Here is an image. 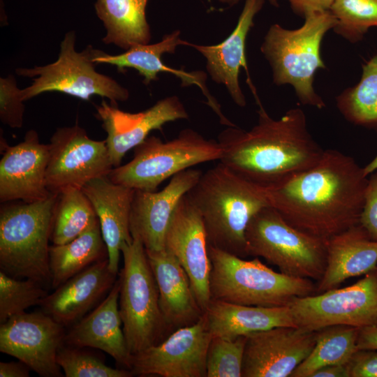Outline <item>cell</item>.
<instances>
[{"label": "cell", "mask_w": 377, "mask_h": 377, "mask_svg": "<svg viewBox=\"0 0 377 377\" xmlns=\"http://www.w3.org/2000/svg\"><path fill=\"white\" fill-rule=\"evenodd\" d=\"M30 370L31 369L20 360L0 362V377H28Z\"/></svg>", "instance_id": "cell-42"}, {"label": "cell", "mask_w": 377, "mask_h": 377, "mask_svg": "<svg viewBox=\"0 0 377 377\" xmlns=\"http://www.w3.org/2000/svg\"><path fill=\"white\" fill-rule=\"evenodd\" d=\"M342 115L350 122L365 127H377V56L362 66L359 82L337 98Z\"/></svg>", "instance_id": "cell-32"}, {"label": "cell", "mask_w": 377, "mask_h": 377, "mask_svg": "<svg viewBox=\"0 0 377 377\" xmlns=\"http://www.w3.org/2000/svg\"><path fill=\"white\" fill-rule=\"evenodd\" d=\"M363 170L367 177L377 170V154L368 164L363 167Z\"/></svg>", "instance_id": "cell-44"}, {"label": "cell", "mask_w": 377, "mask_h": 377, "mask_svg": "<svg viewBox=\"0 0 377 377\" xmlns=\"http://www.w3.org/2000/svg\"><path fill=\"white\" fill-rule=\"evenodd\" d=\"M59 195L34 202L2 206L0 210V268L15 278L51 283L49 241Z\"/></svg>", "instance_id": "cell-6"}, {"label": "cell", "mask_w": 377, "mask_h": 377, "mask_svg": "<svg viewBox=\"0 0 377 377\" xmlns=\"http://www.w3.org/2000/svg\"><path fill=\"white\" fill-rule=\"evenodd\" d=\"M98 222L94 209L82 189L71 188L59 195L53 215L50 241L68 243Z\"/></svg>", "instance_id": "cell-31"}, {"label": "cell", "mask_w": 377, "mask_h": 377, "mask_svg": "<svg viewBox=\"0 0 377 377\" xmlns=\"http://www.w3.org/2000/svg\"><path fill=\"white\" fill-rule=\"evenodd\" d=\"M119 309L131 355L162 341L169 330L159 305L156 281L142 242L133 238L121 247Z\"/></svg>", "instance_id": "cell-7"}, {"label": "cell", "mask_w": 377, "mask_h": 377, "mask_svg": "<svg viewBox=\"0 0 377 377\" xmlns=\"http://www.w3.org/2000/svg\"><path fill=\"white\" fill-rule=\"evenodd\" d=\"M200 214L209 246L248 256L245 232L255 214L270 206L265 187L219 162L186 193Z\"/></svg>", "instance_id": "cell-3"}, {"label": "cell", "mask_w": 377, "mask_h": 377, "mask_svg": "<svg viewBox=\"0 0 377 377\" xmlns=\"http://www.w3.org/2000/svg\"><path fill=\"white\" fill-rule=\"evenodd\" d=\"M82 190L96 214L110 269L117 275L121 247L133 240L129 223L135 190L113 182L108 176L91 180Z\"/></svg>", "instance_id": "cell-22"}, {"label": "cell", "mask_w": 377, "mask_h": 377, "mask_svg": "<svg viewBox=\"0 0 377 377\" xmlns=\"http://www.w3.org/2000/svg\"><path fill=\"white\" fill-rule=\"evenodd\" d=\"M246 336L212 338L207 353V377H242Z\"/></svg>", "instance_id": "cell-36"}, {"label": "cell", "mask_w": 377, "mask_h": 377, "mask_svg": "<svg viewBox=\"0 0 377 377\" xmlns=\"http://www.w3.org/2000/svg\"><path fill=\"white\" fill-rule=\"evenodd\" d=\"M311 377H349L346 364H332L316 370Z\"/></svg>", "instance_id": "cell-43"}, {"label": "cell", "mask_w": 377, "mask_h": 377, "mask_svg": "<svg viewBox=\"0 0 377 377\" xmlns=\"http://www.w3.org/2000/svg\"><path fill=\"white\" fill-rule=\"evenodd\" d=\"M359 329L348 325H332L316 331V343L308 357L290 377H311L327 365L347 364L357 350Z\"/></svg>", "instance_id": "cell-30"}, {"label": "cell", "mask_w": 377, "mask_h": 377, "mask_svg": "<svg viewBox=\"0 0 377 377\" xmlns=\"http://www.w3.org/2000/svg\"><path fill=\"white\" fill-rule=\"evenodd\" d=\"M205 313L212 337L235 339L275 327H297L288 305L249 306L211 300Z\"/></svg>", "instance_id": "cell-27"}, {"label": "cell", "mask_w": 377, "mask_h": 377, "mask_svg": "<svg viewBox=\"0 0 377 377\" xmlns=\"http://www.w3.org/2000/svg\"><path fill=\"white\" fill-rule=\"evenodd\" d=\"M49 147L45 178L52 194L82 189L91 180L108 176L114 168L105 140L90 138L77 124L57 128Z\"/></svg>", "instance_id": "cell-12"}, {"label": "cell", "mask_w": 377, "mask_h": 377, "mask_svg": "<svg viewBox=\"0 0 377 377\" xmlns=\"http://www.w3.org/2000/svg\"><path fill=\"white\" fill-rule=\"evenodd\" d=\"M211 300L259 306H287L295 298L313 295L311 279L288 276L258 257L244 260L208 245Z\"/></svg>", "instance_id": "cell-5"}, {"label": "cell", "mask_w": 377, "mask_h": 377, "mask_svg": "<svg viewBox=\"0 0 377 377\" xmlns=\"http://www.w3.org/2000/svg\"><path fill=\"white\" fill-rule=\"evenodd\" d=\"M367 181L353 157L328 149L313 167L265 189L270 207L287 222L328 239L359 224Z\"/></svg>", "instance_id": "cell-1"}, {"label": "cell", "mask_w": 377, "mask_h": 377, "mask_svg": "<svg viewBox=\"0 0 377 377\" xmlns=\"http://www.w3.org/2000/svg\"><path fill=\"white\" fill-rule=\"evenodd\" d=\"M202 172L186 169L173 177L161 191L135 190L129 228L132 238L139 239L146 251L164 249L169 226L181 198L196 184Z\"/></svg>", "instance_id": "cell-18"}, {"label": "cell", "mask_w": 377, "mask_h": 377, "mask_svg": "<svg viewBox=\"0 0 377 377\" xmlns=\"http://www.w3.org/2000/svg\"><path fill=\"white\" fill-rule=\"evenodd\" d=\"M258 121L249 131L235 126L220 133L219 161L242 177L263 187L285 182L315 165L325 149L310 133L299 108L272 118L262 104Z\"/></svg>", "instance_id": "cell-2"}, {"label": "cell", "mask_w": 377, "mask_h": 377, "mask_svg": "<svg viewBox=\"0 0 377 377\" xmlns=\"http://www.w3.org/2000/svg\"><path fill=\"white\" fill-rule=\"evenodd\" d=\"M116 277L108 259L99 260L48 293L40 304L42 311L64 327L71 326L110 292Z\"/></svg>", "instance_id": "cell-20"}, {"label": "cell", "mask_w": 377, "mask_h": 377, "mask_svg": "<svg viewBox=\"0 0 377 377\" xmlns=\"http://www.w3.org/2000/svg\"><path fill=\"white\" fill-rule=\"evenodd\" d=\"M96 117L107 133L106 145L114 168L125 154L142 143L149 133L168 122L186 119L188 114L176 96L164 98L151 107L135 113L123 111L103 100L96 108Z\"/></svg>", "instance_id": "cell-17"}, {"label": "cell", "mask_w": 377, "mask_h": 377, "mask_svg": "<svg viewBox=\"0 0 377 377\" xmlns=\"http://www.w3.org/2000/svg\"><path fill=\"white\" fill-rule=\"evenodd\" d=\"M51 286L55 289L91 265L108 258L99 222L72 241L50 246Z\"/></svg>", "instance_id": "cell-29"}, {"label": "cell", "mask_w": 377, "mask_h": 377, "mask_svg": "<svg viewBox=\"0 0 377 377\" xmlns=\"http://www.w3.org/2000/svg\"><path fill=\"white\" fill-rule=\"evenodd\" d=\"M212 336L204 312L195 323L132 355L130 371L140 376L207 377V353Z\"/></svg>", "instance_id": "cell-13"}, {"label": "cell", "mask_w": 377, "mask_h": 377, "mask_svg": "<svg viewBox=\"0 0 377 377\" xmlns=\"http://www.w3.org/2000/svg\"><path fill=\"white\" fill-rule=\"evenodd\" d=\"M219 1L223 3H226L230 6H232L238 3L241 0H219Z\"/></svg>", "instance_id": "cell-45"}, {"label": "cell", "mask_w": 377, "mask_h": 377, "mask_svg": "<svg viewBox=\"0 0 377 377\" xmlns=\"http://www.w3.org/2000/svg\"><path fill=\"white\" fill-rule=\"evenodd\" d=\"M48 295L43 286L29 279L15 278L0 270V323L40 305Z\"/></svg>", "instance_id": "cell-34"}, {"label": "cell", "mask_w": 377, "mask_h": 377, "mask_svg": "<svg viewBox=\"0 0 377 377\" xmlns=\"http://www.w3.org/2000/svg\"><path fill=\"white\" fill-rule=\"evenodd\" d=\"M330 10L337 20L334 31L351 43L377 27V0H336Z\"/></svg>", "instance_id": "cell-33"}, {"label": "cell", "mask_w": 377, "mask_h": 377, "mask_svg": "<svg viewBox=\"0 0 377 377\" xmlns=\"http://www.w3.org/2000/svg\"><path fill=\"white\" fill-rule=\"evenodd\" d=\"M288 306L297 327L316 332L332 325L357 328L377 323V267L342 288L295 297Z\"/></svg>", "instance_id": "cell-11"}, {"label": "cell", "mask_w": 377, "mask_h": 377, "mask_svg": "<svg viewBox=\"0 0 377 377\" xmlns=\"http://www.w3.org/2000/svg\"><path fill=\"white\" fill-rule=\"evenodd\" d=\"M337 23L330 10L313 12L296 29L272 24L264 38L260 50L271 66L273 82L279 86L290 84L303 105L325 106L314 90L313 78L318 69L325 68L320 52L322 40Z\"/></svg>", "instance_id": "cell-4"}, {"label": "cell", "mask_w": 377, "mask_h": 377, "mask_svg": "<svg viewBox=\"0 0 377 377\" xmlns=\"http://www.w3.org/2000/svg\"><path fill=\"white\" fill-rule=\"evenodd\" d=\"M346 365L349 377H377V350L357 349Z\"/></svg>", "instance_id": "cell-39"}, {"label": "cell", "mask_w": 377, "mask_h": 377, "mask_svg": "<svg viewBox=\"0 0 377 377\" xmlns=\"http://www.w3.org/2000/svg\"><path fill=\"white\" fill-rule=\"evenodd\" d=\"M187 274L197 302L204 313L210 300L211 263L205 227L187 194L180 200L165 239V248Z\"/></svg>", "instance_id": "cell-16"}, {"label": "cell", "mask_w": 377, "mask_h": 377, "mask_svg": "<svg viewBox=\"0 0 377 377\" xmlns=\"http://www.w3.org/2000/svg\"><path fill=\"white\" fill-rule=\"evenodd\" d=\"M149 0H96V15L106 30L102 40L127 50L138 44H148L151 30L146 17Z\"/></svg>", "instance_id": "cell-28"}, {"label": "cell", "mask_w": 377, "mask_h": 377, "mask_svg": "<svg viewBox=\"0 0 377 377\" xmlns=\"http://www.w3.org/2000/svg\"><path fill=\"white\" fill-rule=\"evenodd\" d=\"M65 327L40 312L15 315L0 325V351L17 358L43 377L62 376L57 361Z\"/></svg>", "instance_id": "cell-14"}, {"label": "cell", "mask_w": 377, "mask_h": 377, "mask_svg": "<svg viewBox=\"0 0 377 377\" xmlns=\"http://www.w3.org/2000/svg\"><path fill=\"white\" fill-rule=\"evenodd\" d=\"M368 177L359 224L369 237L377 241V170Z\"/></svg>", "instance_id": "cell-38"}, {"label": "cell", "mask_w": 377, "mask_h": 377, "mask_svg": "<svg viewBox=\"0 0 377 377\" xmlns=\"http://www.w3.org/2000/svg\"><path fill=\"white\" fill-rule=\"evenodd\" d=\"M20 89L17 86L14 75L0 78V119L2 123L11 128H21L25 111Z\"/></svg>", "instance_id": "cell-37"}, {"label": "cell", "mask_w": 377, "mask_h": 377, "mask_svg": "<svg viewBox=\"0 0 377 377\" xmlns=\"http://www.w3.org/2000/svg\"><path fill=\"white\" fill-rule=\"evenodd\" d=\"M268 1H269V2L272 5L274 6H276V7L278 6V2H277V0H268Z\"/></svg>", "instance_id": "cell-46"}, {"label": "cell", "mask_w": 377, "mask_h": 377, "mask_svg": "<svg viewBox=\"0 0 377 377\" xmlns=\"http://www.w3.org/2000/svg\"><path fill=\"white\" fill-rule=\"evenodd\" d=\"M264 0H245L235 28L221 43L202 45L189 43L207 61V71L214 82L223 84L236 105L244 107L246 98L241 89L239 76L241 68L248 73L246 40L253 26V19L261 10Z\"/></svg>", "instance_id": "cell-24"}, {"label": "cell", "mask_w": 377, "mask_h": 377, "mask_svg": "<svg viewBox=\"0 0 377 377\" xmlns=\"http://www.w3.org/2000/svg\"><path fill=\"white\" fill-rule=\"evenodd\" d=\"M76 34L73 30L66 33L60 44L57 59L45 66L18 68L17 75L32 77L31 85L20 89L24 102L45 92H59L89 101L97 95L117 105L129 97L128 90L110 76L96 71L94 59L100 52L91 45L82 51L75 50Z\"/></svg>", "instance_id": "cell-9"}, {"label": "cell", "mask_w": 377, "mask_h": 377, "mask_svg": "<svg viewBox=\"0 0 377 377\" xmlns=\"http://www.w3.org/2000/svg\"><path fill=\"white\" fill-rule=\"evenodd\" d=\"M189 43L180 38V31L175 30L163 36L162 40L154 44H138L131 47L124 53L117 55L108 54L101 50L94 59L96 64H110L117 68L119 71L132 68L144 77L143 82L149 84L158 79V73L174 74L182 80L183 87L195 84L198 87L207 99V103L217 114L222 124L228 119L223 114L221 106L209 92L205 84L206 75L202 71L186 72L166 66L162 61L165 53L174 54L179 45H188Z\"/></svg>", "instance_id": "cell-21"}, {"label": "cell", "mask_w": 377, "mask_h": 377, "mask_svg": "<svg viewBox=\"0 0 377 377\" xmlns=\"http://www.w3.org/2000/svg\"><path fill=\"white\" fill-rule=\"evenodd\" d=\"M245 237L248 256L263 258L288 276L318 281L322 278L327 239L296 228L273 207L253 216Z\"/></svg>", "instance_id": "cell-8"}, {"label": "cell", "mask_w": 377, "mask_h": 377, "mask_svg": "<svg viewBox=\"0 0 377 377\" xmlns=\"http://www.w3.org/2000/svg\"><path fill=\"white\" fill-rule=\"evenodd\" d=\"M159 293V305L168 329L195 323L203 312L189 278L175 256L164 249L146 251Z\"/></svg>", "instance_id": "cell-25"}, {"label": "cell", "mask_w": 377, "mask_h": 377, "mask_svg": "<svg viewBox=\"0 0 377 377\" xmlns=\"http://www.w3.org/2000/svg\"><path fill=\"white\" fill-rule=\"evenodd\" d=\"M119 279L107 296L89 313L71 326L64 344L91 347L110 355L121 367L130 369L131 356L123 331L119 309Z\"/></svg>", "instance_id": "cell-23"}, {"label": "cell", "mask_w": 377, "mask_h": 377, "mask_svg": "<svg viewBox=\"0 0 377 377\" xmlns=\"http://www.w3.org/2000/svg\"><path fill=\"white\" fill-rule=\"evenodd\" d=\"M83 348L64 344L59 350L57 361L66 377H131L128 369L108 366L101 358Z\"/></svg>", "instance_id": "cell-35"}, {"label": "cell", "mask_w": 377, "mask_h": 377, "mask_svg": "<svg viewBox=\"0 0 377 377\" xmlns=\"http://www.w3.org/2000/svg\"><path fill=\"white\" fill-rule=\"evenodd\" d=\"M134 149L133 158L113 168L108 177L116 184L146 191H155L163 181L191 166L219 161L222 156L218 141L206 139L191 128L167 142L147 137Z\"/></svg>", "instance_id": "cell-10"}, {"label": "cell", "mask_w": 377, "mask_h": 377, "mask_svg": "<svg viewBox=\"0 0 377 377\" xmlns=\"http://www.w3.org/2000/svg\"><path fill=\"white\" fill-rule=\"evenodd\" d=\"M49 149V144L40 142L34 130L28 131L16 145H6L0 161L1 202H34L52 194L45 178Z\"/></svg>", "instance_id": "cell-19"}, {"label": "cell", "mask_w": 377, "mask_h": 377, "mask_svg": "<svg viewBox=\"0 0 377 377\" xmlns=\"http://www.w3.org/2000/svg\"><path fill=\"white\" fill-rule=\"evenodd\" d=\"M357 349L377 350V323L359 329Z\"/></svg>", "instance_id": "cell-41"}, {"label": "cell", "mask_w": 377, "mask_h": 377, "mask_svg": "<svg viewBox=\"0 0 377 377\" xmlns=\"http://www.w3.org/2000/svg\"><path fill=\"white\" fill-rule=\"evenodd\" d=\"M293 12L300 16L313 13L330 10L336 0H287Z\"/></svg>", "instance_id": "cell-40"}, {"label": "cell", "mask_w": 377, "mask_h": 377, "mask_svg": "<svg viewBox=\"0 0 377 377\" xmlns=\"http://www.w3.org/2000/svg\"><path fill=\"white\" fill-rule=\"evenodd\" d=\"M316 332L275 327L246 336L242 377H287L309 355Z\"/></svg>", "instance_id": "cell-15"}, {"label": "cell", "mask_w": 377, "mask_h": 377, "mask_svg": "<svg viewBox=\"0 0 377 377\" xmlns=\"http://www.w3.org/2000/svg\"><path fill=\"white\" fill-rule=\"evenodd\" d=\"M377 267V241L360 225L329 238L326 266L316 294L337 288L346 280L365 275Z\"/></svg>", "instance_id": "cell-26"}]
</instances>
